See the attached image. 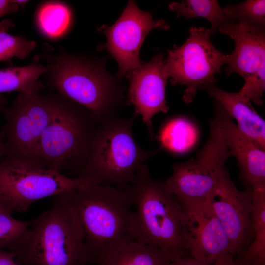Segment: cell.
I'll return each instance as SVG.
<instances>
[{
  "instance_id": "4",
  "label": "cell",
  "mask_w": 265,
  "mask_h": 265,
  "mask_svg": "<svg viewBox=\"0 0 265 265\" xmlns=\"http://www.w3.org/2000/svg\"><path fill=\"white\" fill-rule=\"evenodd\" d=\"M128 186L93 184L64 193L78 215L95 262L111 247L135 240L133 203Z\"/></svg>"
},
{
  "instance_id": "23",
  "label": "cell",
  "mask_w": 265,
  "mask_h": 265,
  "mask_svg": "<svg viewBox=\"0 0 265 265\" xmlns=\"http://www.w3.org/2000/svg\"><path fill=\"white\" fill-rule=\"evenodd\" d=\"M34 222V220L15 219L3 208H0V249L16 251L24 241Z\"/></svg>"
},
{
  "instance_id": "18",
  "label": "cell",
  "mask_w": 265,
  "mask_h": 265,
  "mask_svg": "<svg viewBox=\"0 0 265 265\" xmlns=\"http://www.w3.org/2000/svg\"><path fill=\"white\" fill-rule=\"evenodd\" d=\"M171 261L159 248L128 240L106 249L95 259L99 265H169Z\"/></svg>"
},
{
  "instance_id": "13",
  "label": "cell",
  "mask_w": 265,
  "mask_h": 265,
  "mask_svg": "<svg viewBox=\"0 0 265 265\" xmlns=\"http://www.w3.org/2000/svg\"><path fill=\"white\" fill-rule=\"evenodd\" d=\"M207 202L227 235L233 255L240 257L253 239L251 188L238 190L228 173Z\"/></svg>"
},
{
  "instance_id": "7",
  "label": "cell",
  "mask_w": 265,
  "mask_h": 265,
  "mask_svg": "<svg viewBox=\"0 0 265 265\" xmlns=\"http://www.w3.org/2000/svg\"><path fill=\"white\" fill-rule=\"evenodd\" d=\"M93 184L46 168L37 162L7 157L0 159V206L10 214L25 212L43 198Z\"/></svg>"
},
{
  "instance_id": "22",
  "label": "cell",
  "mask_w": 265,
  "mask_h": 265,
  "mask_svg": "<svg viewBox=\"0 0 265 265\" xmlns=\"http://www.w3.org/2000/svg\"><path fill=\"white\" fill-rule=\"evenodd\" d=\"M71 13L69 7L58 1H49L40 6L37 14L38 26L45 36L56 38L69 26Z\"/></svg>"
},
{
  "instance_id": "26",
  "label": "cell",
  "mask_w": 265,
  "mask_h": 265,
  "mask_svg": "<svg viewBox=\"0 0 265 265\" xmlns=\"http://www.w3.org/2000/svg\"><path fill=\"white\" fill-rule=\"evenodd\" d=\"M159 137L166 148L176 152L182 151L187 147V123L181 118L173 119L163 128Z\"/></svg>"
},
{
  "instance_id": "31",
  "label": "cell",
  "mask_w": 265,
  "mask_h": 265,
  "mask_svg": "<svg viewBox=\"0 0 265 265\" xmlns=\"http://www.w3.org/2000/svg\"><path fill=\"white\" fill-rule=\"evenodd\" d=\"M13 26H14V24L11 19H4L0 22V32L5 31H8Z\"/></svg>"
},
{
  "instance_id": "15",
  "label": "cell",
  "mask_w": 265,
  "mask_h": 265,
  "mask_svg": "<svg viewBox=\"0 0 265 265\" xmlns=\"http://www.w3.org/2000/svg\"><path fill=\"white\" fill-rule=\"evenodd\" d=\"M182 206L185 215V242L191 258L212 264L224 254L233 255L227 235L207 201Z\"/></svg>"
},
{
  "instance_id": "25",
  "label": "cell",
  "mask_w": 265,
  "mask_h": 265,
  "mask_svg": "<svg viewBox=\"0 0 265 265\" xmlns=\"http://www.w3.org/2000/svg\"><path fill=\"white\" fill-rule=\"evenodd\" d=\"M36 43L23 36L13 35L8 31L0 32V62H6L13 57L25 59L36 47Z\"/></svg>"
},
{
  "instance_id": "21",
  "label": "cell",
  "mask_w": 265,
  "mask_h": 265,
  "mask_svg": "<svg viewBox=\"0 0 265 265\" xmlns=\"http://www.w3.org/2000/svg\"><path fill=\"white\" fill-rule=\"evenodd\" d=\"M168 7L176 12L177 18L184 16L191 19L202 17L208 20L212 25L209 29L211 36L215 34L220 26L230 21L215 0H185L180 2H171Z\"/></svg>"
},
{
  "instance_id": "24",
  "label": "cell",
  "mask_w": 265,
  "mask_h": 265,
  "mask_svg": "<svg viewBox=\"0 0 265 265\" xmlns=\"http://www.w3.org/2000/svg\"><path fill=\"white\" fill-rule=\"evenodd\" d=\"M222 10L231 21L244 22L265 27L264 0H248L238 4H228Z\"/></svg>"
},
{
  "instance_id": "30",
  "label": "cell",
  "mask_w": 265,
  "mask_h": 265,
  "mask_svg": "<svg viewBox=\"0 0 265 265\" xmlns=\"http://www.w3.org/2000/svg\"><path fill=\"white\" fill-rule=\"evenodd\" d=\"M169 265H213V264L202 263L190 257L186 258L175 262H171Z\"/></svg>"
},
{
  "instance_id": "32",
  "label": "cell",
  "mask_w": 265,
  "mask_h": 265,
  "mask_svg": "<svg viewBox=\"0 0 265 265\" xmlns=\"http://www.w3.org/2000/svg\"><path fill=\"white\" fill-rule=\"evenodd\" d=\"M5 132L3 129L2 128L0 131V159L5 154Z\"/></svg>"
},
{
  "instance_id": "10",
  "label": "cell",
  "mask_w": 265,
  "mask_h": 265,
  "mask_svg": "<svg viewBox=\"0 0 265 265\" xmlns=\"http://www.w3.org/2000/svg\"><path fill=\"white\" fill-rule=\"evenodd\" d=\"M40 90L20 93L4 110V157L38 163L39 141L54 110L52 94Z\"/></svg>"
},
{
  "instance_id": "19",
  "label": "cell",
  "mask_w": 265,
  "mask_h": 265,
  "mask_svg": "<svg viewBox=\"0 0 265 265\" xmlns=\"http://www.w3.org/2000/svg\"><path fill=\"white\" fill-rule=\"evenodd\" d=\"M252 191L253 239L236 259L241 265H265V189Z\"/></svg>"
},
{
  "instance_id": "5",
  "label": "cell",
  "mask_w": 265,
  "mask_h": 265,
  "mask_svg": "<svg viewBox=\"0 0 265 265\" xmlns=\"http://www.w3.org/2000/svg\"><path fill=\"white\" fill-rule=\"evenodd\" d=\"M136 116L100 123L87 160L75 177L119 187L132 184L138 169L159 150L146 151L137 143L132 132Z\"/></svg>"
},
{
  "instance_id": "11",
  "label": "cell",
  "mask_w": 265,
  "mask_h": 265,
  "mask_svg": "<svg viewBox=\"0 0 265 265\" xmlns=\"http://www.w3.org/2000/svg\"><path fill=\"white\" fill-rule=\"evenodd\" d=\"M168 24L163 19L155 21L151 14L141 10L133 0H129L116 22L111 26L103 25L97 28L106 37L98 50L106 49L118 65L117 78L125 76L143 62L140 58L142 44L153 29L168 30Z\"/></svg>"
},
{
  "instance_id": "29",
  "label": "cell",
  "mask_w": 265,
  "mask_h": 265,
  "mask_svg": "<svg viewBox=\"0 0 265 265\" xmlns=\"http://www.w3.org/2000/svg\"><path fill=\"white\" fill-rule=\"evenodd\" d=\"M16 253L0 249V265H12L15 262Z\"/></svg>"
},
{
  "instance_id": "35",
  "label": "cell",
  "mask_w": 265,
  "mask_h": 265,
  "mask_svg": "<svg viewBox=\"0 0 265 265\" xmlns=\"http://www.w3.org/2000/svg\"><path fill=\"white\" fill-rule=\"evenodd\" d=\"M12 265H19V264H17V263H16L15 262V263H14V264H13Z\"/></svg>"
},
{
  "instance_id": "8",
  "label": "cell",
  "mask_w": 265,
  "mask_h": 265,
  "mask_svg": "<svg viewBox=\"0 0 265 265\" xmlns=\"http://www.w3.org/2000/svg\"><path fill=\"white\" fill-rule=\"evenodd\" d=\"M230 156L214 116L204 146L194 158L173 165L165 186L181 205L206 202L229 173L225 165Z\"/></svg>"
},
{
  "instance_id": "33",
  "label": "cell",
  "mask_w": 265,
  "mask_h": 265,
  "mask_svg": "<svg viewBox=\"0 0 265 265\" xmlns=\"http://www.w3.org/2000/svg\"><path fill=\"white\" fill-rule=\"evenodd\" d=\"M7 106L6 96L0 94V113H3Z\"/></svg>"
},
{
  "instance_id": "34",
  "label": "cell",
  "mask_w": 265,
  "mask_h": 265,
  "mask_svg": "<svg viewBox=\"0 0 265 265\" xmlns=\"http://www.w3.org/2000/svg\"><path fill=\"white\" fill-rule=\"evenodd\" d=\"M11 1L17 4L19 7H24L28 2H29L28 0H11Z\"/></svg>"
},
{
  "instance_id": "16",
  "label": "cell",
  "mask_w": 265,
  "mask_h": 265,
  "mask_svg": "<svg viewBox=\"0 0 265 265\" xmlns=\"http://www.w3.org/2000/svg\"><path fill=\"white\" fill-rule=\"evenodd\" d=\"M217 118L226 145L239 167L240 179L252 190L265 189V152L238 129L221 105L215 100Z\"/></svg>"
},
{
  "instance_id": "27",
  "label": "cell",
  "mask_w": 265,
  "mask_h": 265,
  "mask_svg": "<svg viewBox=\"0 0 265 265\" xmlns=\"http://www.w3.org/2000/svg\"><path fill=\"white\" fill-rule=\"evenodd\" d=\"M19 6L11 0H0V19L8 14L16 13Z\"/></svg>"
},
{
  "instance_id": "9",
  "label": "cell",
  "mask_w": 265,
  "mask_h": 265,
  "mask_svg": "<svg viewBox=\"0 0 265 265\" xmlns=\"http://www.w3.org/2000/svg\"><path fill=\"white\" fill-rule=\"evenodd\" d=\"M209 29L192 26L189 36L181 46L168 50L165 66L172 85L186 86L183 99L193 101L197 89L215 84L217 74L226 64V55L211 43Z\"/></svg>"
},
{
  "instance_id": "2",
  "label": "cell",
  "mask_w": 265,
  "mask_h": 265,
  "mask_svg": "<svg viewBox=\"0 0 265 265\" xmlns=\"http://www.w3.org/2000/svg\"><path fill=\"white\" fill-rule=\"evenodd\" d=\"M21 265H88L95 263L78 215L64 193L37 219L14 251Z\"/></svg>"
},
{
  "instance_id": "20",
  "label": "cell",
  "mask_w": 265,
  "mask_h": 265,
  "mask_svg": "<svg viewBox=\"0 0 265 265\" xmlns=\"http://www.w3.org/2000/svg\"><path fill=\"white\" fill-rule=\"evenodd\" d=\"M46 71L44 65L36 63L0 69V94L12 91L27 93L41 89L42 85L39 79Z\"/></svg>"
},
{
  "instance_id": "12",
  "label": "cell",
  "mask_w": 265,
  "mask_h": 265,
  "mask_svg": "<svg viewBox=\"0 0 265 265\" xmlns=\"http://www.w3.org/2000/svg\"><path fill=\"white\" fill-rule=\"evenodd\" d=\"M218 31L235 42L232 53L226 55L227 75L236 73L244 80L241 88L252 97L263 95L265 89V27L241 22H228Z\"/></svg>"
},
{
  "instance_id": "1",
  "label": "cell",
  "mask_w": 265,
  "mask_h": 265,
  "mask_svg": "<svg viewBox=\"0 0 265 265\" xmlns=\"http://www.w3.org/2000/svg\"><path fill=\"white\" fill-rule=\"evenodd\" d=\"M43 47L39 58L45 63L51 92L83 106L99 123L118 116L125 103L124 87L106 70L104 60L72 54L59 46Z\"/></svg>"
},
{
  "instance_id": "6",
  "label": "cell",
  "mask_w": 265,
  "mask_h": 265,
  "mask_svg": "<svg viewBox=\"0 0 265 265\" xmlns=\"http://www.w3.org/2000/svg\"><path fill=\"white\" fill-rule=\"evenodd\" d=\"M50 93L54 110L39 141L37 161L62 174L77 173L87 160L100 123L83 106Z\"/></svg>"
},
{
  "instance_id": "36",
  "label": "cell",
  "mask_w": 265,
  "mask_h": 265,
  "mask_svg": "<svg viewBox=\"0 0 265 265\" xmlns=\"http://www.w3.org/2000/svg\"><path fill=\"white\" fill-rule=\"evenodd\" d=\"M0 208H2L1 206H0Z\"/></svg>"
},
{
  "instance_id": "17",
  "label": "cell",
  "mask_w": 265,
  "mask_h": 265,
  "mask_svg": "<svg viewBox=\"0 0 265 265\" xmlns=\"http://www.w3.org/2000/svg\"><path fill=\"white\" fill-rule=\"evenodd\" d=\"M206 90L237 122L240 131L259 148L265 150V121L251 103L244 101L237 93L222 90L214 84L204 86Z\"/></svg>"
},
{
  "instance_id": "28",
  "label": "cell",
  "mask_w": 265,
  "mask_h": 265,
  "mask_svg": "<svg viewBox=\"0 0 265 265\" xmlns=\"http://www.w3.org/2000/svg\"><path fill=\"white\" fill-rule=\"evenodd\" d=\"M213 265H241L234 255L227 253L218 257Z\"/></svg>"
},
{
  "instance_id": "14",
  "label": "cell",
  "mask_w": 265,
  "mask_h": 265,
  "mask_svg": "<svg viewBox=\"0 0 265 265\" xmlns=\"http://www.w3.org/2000/svg\"><path fill=\"white\" fill-rule=\"evenodd\" d=\"M129 81L126 105H133L153 138L152 118L159 112L167 113L166 87L169 75L163 55L159 53L148 62H142L125 76Z\"/></svg>"
},
{
  "instance_id": "3",
  "label": "cell",
  "mask_w": 265,
  "mask_h": 265,
  "mask_svg": "<svg viewBox=\"0 0 265 265\" xmlns=\"http://www.w3.org/2000/svg\"><path fill=\"white\" fill-rule=\"evenodd\" d=\"M128 188L135 208L134 239L159 248L171 262L190 258L185 242L184 208L164 182L153 178L145 163Z\"/></svg>"
}]
</instances>
